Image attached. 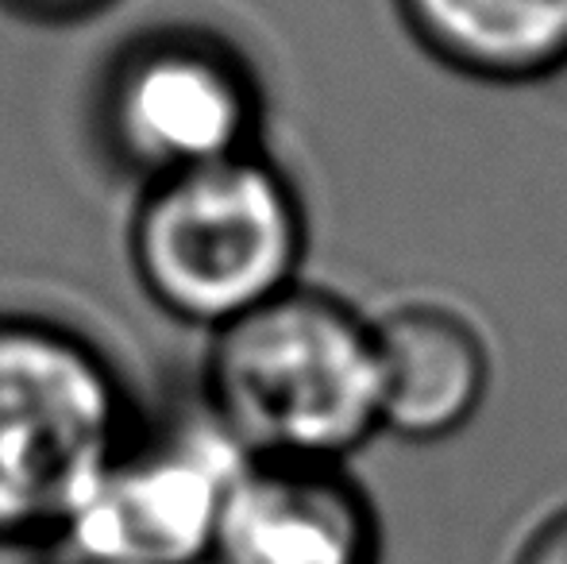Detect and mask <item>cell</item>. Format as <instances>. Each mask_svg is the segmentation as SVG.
I'll return each instance as SVG.
<instances>
[{
	"label": "cell",
	"mask_w": 567,
	"mask_h": 564,
	"mask_svg": "<svg viewBox=\"0 0 567 564\" xmlns=\"http://www.w3.org/2000/svg\"><path fill=\"white\" fill-rule=\"evenodd\" d=\"M514 564H567V506L533 530Z\"/></svg>",
	"instance_id": "30bf717a"
},
{
	"label": "cell",
	"mask_w": 567,
	"mask_h": 564,
	"mask_svg": "<svg viewBox=\"0 0 567 564\" xmlns=\"http://www.w3.org/2000/svg\"><path fill=\"white\" fill-rule=\"evenodd\" d=\"M306 252L301 189L262 147L147 182L127 221V259L143 294L209 337L293 290Z\"/></svg>",
	"instance_id": "7a4b0ae2"
},
{
	"label": "cell",
	"mask_w": 567,
	"mask_h": 564,
	"mask_svg": "<svg viewBox=\"0 0 567 564\" xmlns=\"http://www.w3.org/2000/svg\"><path fill=\"white\" fill-rule=\"evenodd\" d=\"M244 460L202 399L143 414L62 530L54 564H205Z\"/></svg>",
	"instance_id": "5b68a950"
},
{
	"label": "cell",
	"mask_w": 567,
	"mask_h": 564,
	"mask_svg": "<svg viewBox=\"0 0 567 564\" xmlns=\"http://www.w3.org/2000/svg\"><path fill=\"white\" fill-rule=\"evenodd\" d=\"M70 564H82V561H70Z\"/></svg>",
	"instance_id": "8fae6325"
},
{
	"label": "cell",
	"mask_w": 567,
	"mask_h": 564,
	"mask_svg": "<svg viewBox=\"0 0 567 564\" xmlns=\"http://www.w3.org/2000/svg\"><path fill=\"white\" fill-rule=\"evenodd\" d=\"M109 4H116V0H0L4 12L31 23H43V28H66V23L93 20Z\"/></svg>",
	"instance_id": "9c48e42d"
},
{
	"label": "cell",
	"mask_w": 567,
	"mask_h": 564,
	"mask_svg": "<svg viewBox=\"0 0 567 564\" xmlns=\"http://www.w3.org/2000/svg\"><path fill=\"white\" fill-rule=\"evenodd\" d=\"M140 418L124 371L90 332L0 314V550L51 553Z\"/></svg>",
	"instance_id": "3957f363"
},
{
	"label": "cell",
	"mask_w": 567,
	"mask_h": 564,
	"mask_svg": "<svg viewBox=\"0 0 567 564\" xmlns=\"http://www.w3.org/2000/svg\"><path fill=\"white\" fill-rule=\"evenodd\" d=\"M382 433L410 444L449 441L483 410L494 360L483 329L449 301L410 298L371 317Z\"/></svg>",
	"instance_id": "52a82bcc"
},
{
	"label": "cell",
	"mask_w": 567,
	"mask_h": 564,
	"mask_svg": "<svg viewBox=\"0 0 567 564\" xmlns=\"http://www.w3.org/2000/svg\"><path fill=\"white\" fill-rule=\"evenodd\" d=\"M262 116L251 59L197 23H158L124 39L97 90L101 143L143 186L259 151Z\"/></svg>",
	"instance_id": "277c9868"
},
{
	"label": "cell",
	"mask_w": 567,
	"mask_h": 564,
	"mask_svg": "<svg viewBox=\"0 0 567 564\" xmlns=\"http://www.w3.org/2000/svg\"><path fill=\"white\" fill-rule=\"evenodd\" d=\"M197 399L247 460L348 464L382 433L371 317L298 283L213 332Z\"/></svg>",
	"instance_id": "6da1fadb"
},
{
	"label": "cell",
	"mask_w": 567,
	"mask_h": 564,
	"mask_svg": "<svg viewBox=\"0 0 567 564\" xmlns=\"http://www.w3.org/2000/svg\"><path fill=\"white\" fill-rule=\"evenodd\" d=\"M405 35L452 74L540 85L567 74V0H394Z\"/></svg>",
	"instance_id": "ba28073f"
},
{
	"label": "cell",
	"mask_w": 567,
	"mask_h": 564,
	"mask_svg": "<svg viewBox=\"0 0 567 564\" xmlns=\"http://www.w3.org/2000/svg\"><path fill=\"white\" fill-rule=\"evenodd\" d=\"M205 564H382V519L348 464L244 460Z\"/></svg>",
	"instance_id": "8992f818"
}]
</instances>
